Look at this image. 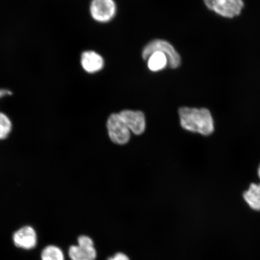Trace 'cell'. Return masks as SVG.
I'll use <instances>...</instances> for the list:
<instances>
[{
  "instance_id": "obj_1",
  "label": "cell",
  "mask_w": 260,
  "mask_h": 260,
  "mask_svg": "<svg viewBox=\"0 0 260 260\" xmlns=\"http://www.w3.org/2000/svg\"><path fill=\"white\" fill-rule=\"evenodd\" d=\"M180 124L188 132L209 136L214 132V121L209 110L206 108L181 107L178 110Z\"/></svg>"
},
{
  "instance_id": "obj_2",
  "label": "cell",
  "mask_w": 260,
  "mask_h": 260,
  "mask_svg": "<svg viewBox=\"0 0 260 260\" xmlns=\"http://www.w3.org/2000/svg\"><path fill=\"white\" fill-rule=\"evenodd\" d=\"M107 128L110 139L114 144L125 145L129 142L130 131L119 113H113L107 122Z\"/></svg>"
},
{
  "instance_id": "obj_3",
  "label": "cell",
  "mask_w": 260,
  "mask_h": 260,
  "mask_svg": "<svg viewBox=\"0 0 260 260\" xmlns=\"http://www.w3.org/2000/svg\"><path fill=\"white\" fill-rule=\"evenodd\" d=\"M204 2L208 9L228 18L239 15L244 6L242 0H204Z\"/></svg>"
},
{
  "instance_id": "obj_4",
  "label": "cell",
  "mask_w": 260,
  "mask_h": 260,
  "mask_svg": "<svg viewBox=\"0 0 260 260\" xmlns=\"http://www.w3.org/2000/svg\"><path fill=\"white\" fill-rule=\"evenodd\" d=\"M89 11L92 18L100 23H107L115 18L117 7L114 0H92Z\"/></svg>"
},
{
  "instance_id": "obj_5",
  "label": "cell",
  "mask_w": 260,
  "mask_h": 260,
  "mask_svg": "<svg viewBox=\"0 0 260 260\" xmlns=\"http://www.w3.org/2000/svg\"><path fill=\"white\" fill-rule=\"evenodd\" d=\"M78 246H71L69 256L72 260H95L96 252L93 247V242L90 237L82 236L78 239Z\"/></svg>"
},
{
  "instance_id": "obj_6",
  "label": "cell",
  "mask_w": 260,
  "mask_h": 260,
  "mask_svg": "<svg viewBox=\"0 0 260 260\" xmlns=\"http://www.w3.org/2000/svg\"><path fill=\"white\" fill-rule=\"evenodd\" d=\"M125 125L136 135H141L146 128V120L144 113L141 111L124 110L119 113Z\"/></svg>"
},
{
  "instance_id": "obj_7",
  "label": "cell",
  "mask_w": 260,
  "mask_h": 260,
  "mask_svg": "<svg viewBox=\"0 0 260 260\" xmlns=\"http://www.w3.org/2000/svg\"><path fill=\"white\" fill-rule=\"evenodd\" d=\"M13 241L15 246L19 248L26 250L31 249L37 246L38 241L37 233L31 226L22 227L14 233Z\"/></svg>"
},
{
  "instance_id": "obj_8",
  "label": "cell",
  "mask_w": 260,
  "mask_h": 260,
  "mask_svg": "<svg viewBox=\"0 0 260 260\" xmlns=\"http://www.w3.org/2000/svg\"><path fill=\"white\" fill-rule=\"evenodd\" d=\"M80 63L84 71L89 74L99 73L105 67L103 57L92 50L83 52L81 54Z\"/></svg>"
},
{
  "instance_id": "obj_9",
  "label": "cell",
  "mask_w": 260,
  "mask_h": 260,
  "mask_svg": "<svg viewBox=\"0 0 260 260\" xmlns=\"http://www.w3.org/2000/svg\"><path fill=\"white\" fill-rule=\"evenodd\" d=\"M243 198L252 209L260 211V184L252 183L243 193Z\"/></svg>"
},
{
  "instance_id": "obj_10",
  "label": "cell",
  "mask_w": 260,
  "mask_h": 260,
  "mask_svg": "<svg viewBox=\"0 0 260 260\" xmlns=\"http://www.w3.org/2000/svg\"><path fill=\"white\" fill-rule=\"evenodd\" d=\"M42 260H64L62 251L57 246L50 245L45 248L41 253Z\"/></svg>"
},
{
  "instance_id": "obj_11",
  "label": "cell",
  "mask_w": 260,
  "mask_h": 260,
  "mask_svg": "<svg viewBox=\"0 0 260 260\" xmlns=\"http://www.w3.org/2000/svg\"><path fill=\"white\" fill-rule=\"evenodd\" d=\"M12 130V123L11 119L5 113L0 112V141L7 138Z\"/></svg>"
},
{
  "instance_id": "obj_12",
  "label": "cell",
  "mask_w": 260,
  "mask_h": 260,
  "mask_svg": "<svg viewBox=\"0 0 260 260\" xmlns=\"http://www.w3.org/2000/svg\"><path fill=\"white\" fill-rule=\"evenodd\" d=\"M108 260H129L128 256L123 253H117L112 258H110Z\"/></svg>"
},
{
  "instance_id": "obj_13",
  "label": "cell",
  "mask_w": 260,
  "mask_h": 260,
  "mask_svg": "<svg viewBox=\"0 0 260 260\" xmlns=\"http://www.w3.org/2000/svg\"><path fill=\"white\" fill-rule=\"evenodd\" d=\"M12 94L11 91L8 89H0V99L3 98L11 95Z\"/></svg>"
},
{
  "instance_id": "obj_14",
  "label": "cell",
  "mask_w": 260,
  "mask_h": 260,
  "mask_svg": "<svg viewBox=\"0 0 260 260\" xmlns=\"http://www.w3.org/2000/svg\"><path fill=\"white\" fill-rule=\"evenodd\" d=\"M258 177L260 179V165H259V167L258 170Z\"/></svg>"
}]
</instances>
